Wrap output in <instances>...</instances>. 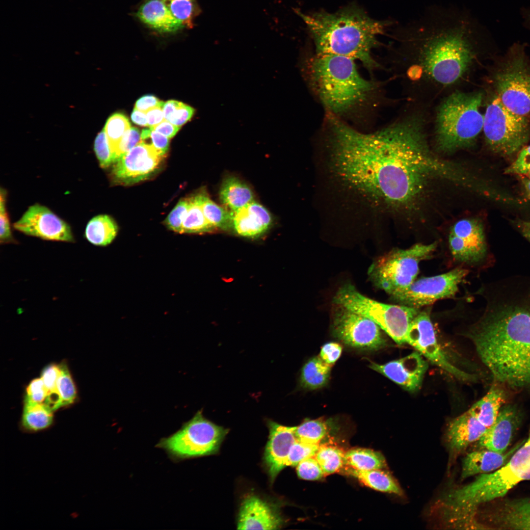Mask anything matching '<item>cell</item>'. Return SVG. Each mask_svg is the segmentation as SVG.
I'll return each mask as SVG.
<instances>
[{
    "instance_id": "obj_8",
    "label": "cell",
    "mask_w": 530,
    "mask_h": 530,
    "mask_svg": "<svg viewBox=\"0 0 530 530\" xmlns=\"http://www.w3.org/2000/svg\"><path fill=\"white\" fill-rule=\"evenodd\" d=\"M334 303L370 318L398 344L406 343L410 324L420 312L419 308L388 304L371 299L350 284L338 290Z\"/></svg>"
},
{
    "instance_id": "obj_15",
    "label": "cell",
    "mask_w": 530,
    "mask_h": 530,
    "mask_svg": "<svg viewBox=\"0 0 530 530\" xmlns=\"http://www.w3.org/2000/svg\"><path fill=\"white\" fill-rule=\"evenodd\" d=\"M406 343L415 348L431 363L456 378L463 380L475 378L450 363L439 344L429 313L420 312L412 320Z\"/></svg>"
},
{
    "instance_id": "obj_14",
    "label": "cell",
    "mask_w": 530,
    "mask_h": 530,
    "mask_svg": "<svg viewBox=\"0 0 530 530\" xmlns=\"http://www.w3.org/2000/svg\"><path fill=\"white\" fill-rule=\"evenodd\" d=\"M467 274V269L456 268L442 274L424 277L415 280L392 298L403 305L416 308L428 305L454 296Z\"/></svg>"
},
{
    "instance_id": "obj_13",
    "label": "cell",
    "mask_w": 530,
    "mask_h": 530,
    "mask_svg": "<svg viewBox=\"0 0 530 530\" xmlns=\"http://www.w3.org/2000/svg\"><path fill=\"white\" fill-rule=\"evenodd\" d=\"M332 330L334 336L345 344L357 349L376 350L386 341L380 327L370 318L335 304Z\"/></svg>"
},
{
    "instance_id": "obj_42",
    "label": "cell",
    "mask_w": 530,
    "mask_h": 530,
    "mask_svg": "<svg viewBox=\"0 0 530 530\" xmlns=\"http://www.w3.org/2000/svg\"><path fill=\"white\" fill-rule=\"evenodd\" d=\"M60 372L57 382L58 391L61 397L62 406L73 403L77 397L76 388L67 365L62 363Z\"/></svg>"
},
{
    "instance_id": "obj_4",
    "label": "cell",
    "mask_w": 530,
    "mask_h": 530,
    "mask_svg": "<svg viewBox=\"0 0 530 530\" xmlns=\"http://www.w3.org/2000/svg\"><path fill=\"white\" fill-rule=\"evenodd\" d=\"M295 12L310 32L316 53L348 57L360 61L371 71L378 67L371 52L379 44L377 36L384 33L391 22L373 19L354 4L334 13Z\"/></svg>"
},
{
    "instance_id": "obj_55",
    "label": "cell",
    "mask_w": 530,
    "mask_h": 530,
    "mask_svg": "<svg viewBox=\"0 0 530 530\" xmlns=\"http://www.w3.org/2000/svg\"><path fill=\"white\" fill-rule=\"evenodd\" d=\"M163 106L153 107L146 112L148 126L153 128L165 120Z\"/></svg>"
},
{
    "instance_id": "obj_10",
    "label": "cell",
    "mask_w": 530,
    "mask_h": 530,
    "mask_svg": "<svg viewBox=\"0 0 530 530\" xmlns=\"http://www.w3.org/2000/svg\"><path fill=\"white\" fill-rule=\"evenodd\" d=\"M229 429L206 419L202 410L172 435L162 438L156 447L175 461L215 454Z\"/></svg>"
},
{
    "instance_id": "obj_58",
    "label": "cell",
    "mask_w": 530,
    "mask_h": 530,
    "mask_svg": "<svg viewBox=\"0 0 530 530\" xmlns=\"http://www.w3.org/2000/svg\"><path fill=\"white\" fill-rule=\"evenodd\" d=\"M517 227L522 235L530 242V220L518 222Z\"/></svg>"
},
{
    "instance_id": "obj_19",
    "label": "cell",
    "mask_w": 530,
    "mask_h": 530,
    "mask_svg": "<svg viewBox=\"0 0 530 530\" xmlns=\"http://www.w3.org/2000/svg\"><path fill=\"white\" fill-rule=\"evenodd\" d=\"M369 367L408 391L419 390L427 368V362L417 351L383 364L371 362Z\"/></svg>"
},
{
    "instance_id": "obj_7",
    "label": "cell",
    "mask_w": 530,
    "mask_h": 530,
    "mask_svg": "<svg viewBox=\"0 0 530 530\" xmlns=\"http://www.w3.org/2000/svg\"><path fill=\"white\" fill-rule=\"evenodd\" d=\"M480 92H456L440 106L436 115V146L451 153L471 147L483 129L484 115L479 108Z\"/></svg>"
},
{
    "instance_id": "obj_1",
    "label": "cell",
    "mask_w": 530,
    "mask_h": 530,
    "mask_svg": "<svg viewBox=\"0 0 530 530\" xmlns=\"http://www.w3.org/2000/svg\"><path fill=\"white\" fill-rule=\"evenodd\" d=\"M424 126L415 116L371 133L349 130L337 151L339 177L376 205L417 208L433 181L456 177L450 165L432 153Z\"/></svg>"
},
{
    "instance_id": "obj_36",
    "label": "cell",
    "mask_w": 530,
    "mask_h": 530,
    "mask_svg": "<svg viewBox=\"0 0 530 530\" xmlns=\"http://www.w3.org/2000/svg\"><path fill=\"white\" fill-rule=\"evenodd\" d=\"M198 193L203 213L214 229H226L232 227L231 212L212 201L205 190Z\"/></svg>"
},
{
    "instance_id": "obj_5",
    "label": "cell",
    "mask_w": 530,
    "mask_h": 530,
    "mask_svg": "<svg viewBox=\"0 0 530 530\" xmlns=\"http://www.w3.org/2000/svg\"><path fill=\"white\" fill-rule=\"evenodd\" d=\"M355 61L342 55L316 53L306 64L310 88L328 112L338 117L365 106L375 91V83L360 75Z\"/></svg>"
},
{
    "instance_id": "obj_11",
    "label": "cell",
    "mask_w": 530,
    "mask_h": 530,
    "mask_svg": "<svg viewBox=\"0 0 530 530\" xmlns=\"http://www.w3.org/2000/svg\"><path fill=\"white\" fill-rule=\"evenodd\" d=\"M483 130L491 150L503 156L518 152L527 142L530 134L527 117L511 111L497 96L486 109Z\"/></svg>"
},
{
    "instance_id": "obj_39",
    "label": "cell",
    "mask_w": 530,
    "mask_h": 530,
    "mask_svg": "<svg viewBox=\"0 0 530 530\" xmlns=\"http://www.w3.org/2000/svg\"><path fill=\"white\" fill-rule=\"evenodd\" d=\"M171 14L182 26L191 28L200 13L196 0H162Z\"/></svg>"
},
{
    "instance_id": "obj_25",
    "label": "cell",
    "mask_w": 530,
    "mask_h": 530,
    "mask_svg": "<svg viewBox=\"0 0 530 530\" xmlns=\"http://www.w3.org/2000/svg\"><path fill=\"white\" fill-rule=\"evenodd\" d=\"M487 428L468 410L449 423L447 430L449 445L452 450L460 451L478 441Z\"/></svg>"
},
{
    "instance_id": "obj_6",
    "label": "cell",
    "mask_w": 530,
    "mask_h": 530,
    "mask_svg": "<svg viewBox=\"0 0 530 530\" xmlns=\"http://www.w3.org/2000/svg\"><path fill=\"white\" fill-rule=\"evenodd\" d=\"M530 480V431L528 437L498 470L478 476L472 482L450 493L447 504L472 511L479 505L504 497L519 483Z\"/></svg>"
},
{
    "instance_id": "obj_52",
    "label": "cell",
    "mask_w": 530,
    "mask_h": 530,
    "mask_svg": "<svg viewBox=\"0 0 530 530\" xmlns=\"http://www.w3.org/2000/svg\"><path fill=\"white\" fill-rule=\"evenodd\" d=\"M194 113L193 107L180 102L167 120L180 127L190 120Z\"/></svg>"
},
{
    "instance_id": "obj_2",
    "label": "cell",
    "mask_w": 530,
    "mask_h": 530,
    "mask_svg": "<svg viewBox=\"0 0 530 530\" xmlns=\"http://www.w3.org/2000/svg\"><path fill=\"white\" fill-rule=\"evenodd\" d=\"M470 336L494 381L530 387V277L499 281Z\"/></svg>"
},
{
    "instance_id": "obj_38",
    "label": "cell",
    "mask_w": 530,
    "mask_h": 530,
    "mask_svg": "<svg viewBox=\"0 0 530 530\" xmlns=\"http://www.w3.org/2000/svg\"><path fill=\"white\" fill-rule=\"evenodd\" d=\"M345 452L337 446L322 445L319 446L315 457L324 475H328L341 470L343 467Z\"/></svg>"
},
{
    "instance_id": "obj_28",
    "label": "cell",
    "mask_w": 530,
    "mask_h": 530,
    "mask_svg": "<svg viewBox=\"0 0 530 530\" xmlns=\"http://www.w3.org/2000/svg\"><path fill=\"white\" fill-rule=\"evenodd\" d=\"M508 393L506 386L494 381L487 393L468 410L487 428L497 418L501 408L506 403Z\"/></svg>"
},
{
    "instance_id": "obj_45",
    "label": "cell",
    "mask_w": 530,
    "mask_h": 530,
    "mask_svg": "<svg viewBox=\"0 0 530 530\" xmlns=\"http://www.w3.org/2000/svg\"><path fill=\"white\" fill-rule=\"evenodd\" d=\"M190 204L189 197L180 200L164 221L167 227L175 232L182 233V225Z\"/></svg>"
},
{
    "instance_id": "obj_27",
    "label": "cell",
    "mask_w": 530,
    "mask_h": 530,
    "mask_svg": "<svg viewBox=\"0 0 530 530\" xmlns=\"http://www.w3.org/2000/svg\"><path fill=\"white\" fill-rule=\"evenodd\" d=\"M136 16L143 23L160 33H173L184 28L162 0H145L138 9Z\"/></svg>"
},
{
    "instance_id": "obj_57",
    "label": "cell",
    "mask_w": 530,
    "mask_h": 530,
    "mask_svg": "<svg viewBox=\"0 0 530 530\" xmlns=\"http://www.w3.org/2000/svg\"><path fill=\"white\" fill-rule=\"evenodd\" d=\"M131 119L133 122L142 126H148L146 112L134 108L131 114Z\"/></svg>"
},
{
    "instance_id": "obj_12",
    "label": "cell",
    "mask_w": 530,
    "mask_h": 530,
    "mask_svg": "<svg viewBox=\"0 0 530 530\" xmlns=\"http://www.w3.org/2000/svg\"><path fill=\"white\" fill-rule=\"evenodd\" d=\"M519 47L512 50V55L495 77L497 97L514 113L530 115V67Z\"/></svg>"
},
{
    "instance_id": "obj_34",
    "label": "cell",
    "mask_w": 530,
    "mask_h": 530,
    "mask_svg": "<svg viewBox=\"0 0 530 530\" xmlns=\"http://www.w3.org/2000/svg\"><path fill=\"white\" fill-rule=\"evenodd\" d=\"M344 461L347 467L362 471L382 469L386 465L381 453L364 448L352 449L345 452Z\"/></svg>"
},
{
    "instance_id": "obj_29",
    "label": "cell",
    "mask_w": 530,
    "mask_h": 530,
    "mask_svg": "<svg viewBox=\"0 0 530 530\" xmlns=\"http://www.w3.org/2000/svg\"><path fill=\"white\" fill-rule=\"evenodd\" d=\"M221 202L230 212H235L255 201L250 187L239 178L229 176L224 179L219 191Z\"/></svg>"
},
{
    "instance_id": "obj_56",
    "label": "cell",
    "mask_w": 530,
    "mask_h": 530,
    "mask_svg": "<svg viewBox=\"0 0 530 530\" xmlns=\"http://www.w3.org/2000/svg\"><path fill=\"white\" fill-rule=\"evenodd\" d=\"M150 128L168 138H172L177 133L180 127L173 125L167 120H164L156 126Z\"/></svg>"
},
{
    "instance_id": "obj_31",
    "label": "cell",
    "mask_w": 530,
    "mask_h": 530,
    "mask_svg": "<svg viewBox=\"0 0 530 530\" xmlns=\"http://www.w3.org/2000/svg\"><path fill=\"white\" fill-rule=\"evenodd\" d=\"M117 232V225L113 218L106 214H100L93 217L87 223L84 236L90 243L106 246L111 243Z\"/></svg>"
},
{
    "instance_id": "obj_24",
    "label": "cell",
    "mask_w": 530,
    "mask_h": 530,
    "mask_svg": "<svg viewBox=\"0 0 530 530\" xmlns=\"http://www.w3.org/2000/svg\"><path fill=\"white\" fill-rule=\"evenodd\" d=\"M491 518L499 529L530 530V497L500 502Z\"/></svg>"
},
{
    "instance_id": "obj_48",
    "label": "cell",
    "mask_w": 530,
    "mask_h": 530,
    "mask_svg": "<svg viewBox=\"0 0 530 530\" xmlns=\"http://www.w3.org/2000/svg\"><path fill=\"white\" fill-rule=\"evenodd\" d=\"M140 140L141 133L137 128L132 127L128 129L121 138L117 146L115 153L117 159L130 151Z\"/></svg>"
},
{
    "instance_id": "obj_30",
    "label": "cell",
    "mask_w": 530,
    "mask_h": 530,
    "mask_svg": "<svg viewBox=\"0 0 530 530\" xmlns=\"http://www.w3.org/2000/svg\"><path fill=\"white\" fill-rule=\"evenodd\" d=\"M332 366L319 356L309 359L303 366L299 377L300 386L306 390L321 388L328 382Z\"/></svg>"
},
{
    "instance_id": "obj_59",
    "label": "cell",
    "mask_w": 530,
    "mask_h": 530,
    "mask_svg": "<svg viewBox=\"0 0 530 530\" xmlns=\"http://www.w3.org/2000/svg\"><path fill=\"white\" fill-rule=\"evenodd\" d=\"M521 12L524 24L530 30V9L523 8Z\"/></svg>"
},
{
    "instance_id": "obj_53",
    "label": "cell",
    "mask_w": 530,
    "mask_h": 530,
    "mask_svg": "<svg viewBox=\"0 0 530 530\" xmlns=\"http://www.w3.org/2000/svg\"><path fill=\"white\" fill-rule=\"evenodd\" d=\"M342 350L340 344L329 342L322 345L318 356L324 362L332 367L340 357Z\"/></svg>"
},
{
    "instance_id": "obj_47",
    "label": "cell",
    "mask_w": 530,
    "mask_h": 530,
    "mask_svg": "<svg viewBox=\"0 0 530 530\" xmlns=\"http://www.w3.org/2000/svg\"><path fill=\"white\" fill-rule=\"evenodd\" d=\"M298 476L303 479L317 480L324 476L322 470L315 456L300 462L296 467Z\"/></svg>"
},
{
    "instance_id": "obj_16",
    "label": "cell",
    "mask_w": 530,
    "mask_h": 530,
    "mask_svg": "<svg viewBox=\"0 0 530 530\" xmlns=\"http://www.w3.org/2000/svg\"><path fill=\"white\" fill-rule=\"evenodd\" d=\"M164 157L151 144L140 140L113 164L111 177L114 182L126 186L145 180L157 171Z\"/></svg>"
},
{
    "instance_id": "obj_18",
    "label": "cell",
    "mask_w": 530,
    "mask_h": 530,
    "mask_svg": "<svg viewBox=\"0 0 530 530\" xmlns=\"http://www.w3.org/2000/svg\"><path fill=\"white\" fill-rule=\"evenodd\" d=\"M449 243L452 256L460 262L477 263L486 255L483 228L475 219H463L454 224L449 233Z\"/></svg>"
},
{
    "instance_id": "obj_60",
    "label": "cell",
    "mask_w": 530,
    "mask_h": 530,
    "mask_svg": "<svg viewBox=\"0 0 530 530\" xmlns=\"http://www.w3.org/2000/svg\"><path fill=\"white\" fill-rule=\"evenodd\" d=\"M522 181L527 194L530 199V179L525 178Z\"/></svg>"
},
{
    "instance_id": "obj_22",
    "label": "cell",
    "mask_w": 530,
    "mask_h": 530,
    "mask_svg": "<svg viewBox=\"0 0 530 530\" xmlns=\"http://www.w3.org/2000/svg\"><path fill=\"white\" fill-rule=\"evenodd\" d=\"M283 520L269 504L255 495L243 501L238 515V530H275L282 526Z\"/></svg>"
},
{
    "instance_id": "obj_17",
    "label": "cell",
    "mask_w": 530,
    "mask_h": 530,
    "mask_svg": "<svg viewBox=\"0 0 530 530\" xmlns=\"http://www.w3.org/2000/svg\"><path fill=\"white\" fill-rule=\"evenodd\" d=\"M13 227L26 235L44 240L75 242L69 224L50 209L39 204L29 207Z\"/></svg>"
},
{
    "instance_id": "obj_50",
    "label": "cell",
    "mask_w": 530,
    "mask_h": 530,
    "mask_svg": "<svg viewBox=\"0 0 530 530\" xmlns=\"http://www.w3.org/2000/svg\"><path fill=\"white\" fill-rule=\"evenodd\" d=\"M47 395L48 391L41 377L36 378L28 384L25 400L44 404Z\"/></svg>"
},
{
    "instance_id": "obj_44",
    "label": "cell",
    "mask_w": 530,
    "mask_h": 530,
    "mask_svg": "<svg viewBox=\"0 0 530 530\" xmlns=\"http://www.w3.org/2000/svg\"><path fill=\"white\" fill-rule=\"evenodd\" d=\"M94 150L100 166L103 169L108 168L116 161L104 129L96 136L94 142Z\"/></svg>"
},
{
    "instance_id": "obj_32",
    "label": "cell",
    "mask_w": 530,
    "mask_h": 530,
    "mask_svg": "<svg viewBox=\"0 0 530 530\" xmlns=\"http://www.w3.org/2000/svg\"><path fill=\"white\" fill-rule=\"evenodd\" d=\"M381 470L362 471L347 467L344 471L375 490L402 495V490L395 480L388 473Z\"/></svg>"
},
{
    "instance_id": "obj_51",
    "label": "cell",
    "mask_w": 530,
    "mask_h": 530,
    "mask_svg": "<svg viewBox=\"0 0 530 530\" xmlns=\"http://www.w3.org/2000/svg\"><path fill=\"white\" fill-rule=\"evenodd\" d=\"M530 171V145L524 148L516 159L506 170V173L525 175Z\"/></svg>"
},
{
    "instance_id": "obj_40",
    "label": "cell",
    "mask_w": 530,
    "mask_h": 530,
    "mask_svg": "<svg viewBox=\"0 0 530 530\" xmlns=\"http://www.w3.org/2000/svg\"><path fill=\"white\" fill-rule=\"evenodd\" d=\"M60 372L59 365L51 364L46 367L41 373V377L48 391L44 404L53 412L62 406L57 387Z\"/></svg>"
},
{
    "instance_id": "obj_3",
    "label": "cell",
    "mask_w": 530,
    "mask_h": 530,
    "mask_svg": "<svg viewBox=\"0 0 530 530\" xmlns=\"http://www.w3.org/2000/svg\"><path fill=\"white\" fill-rule=\"evenodd\" d=\"M402 30L421 43V58L427 74L448 85L461 78L472 63L474 39L479 28L467 11L436 8Z\"/></svg>"
},
{
    "instance_id": "obj_20",
    "label": "cell",
    "mask_w": 530,
    "mask_h": 530,
    "mask_svg": "<svg viewBox=\"0 0 530 530\" xmlns=\"http://www.w3.org/2000/svg\"><path fill=\"white\" fill-rule=\"evenodd\" d=\"M523 417L517 405L504 404L495 422L478 441L479 445L500 453L506 452L521 424Z\"/></svg>"
},
{
    "instance_id": "obj_41",
    "label": "cell",
    "mask_w": 530,
    "mask_h": 530,
    "mask_svg": "<svg viewBox=\"0 0 530 530\" xmlns=\"http://www.w3.org/2000/svg\"><path fill=\"white\" fill-rule=\"evenodd\" d=\"M130 128L128 119L121 113L113 114L106 120L104 130L116 160L117 158L115 153L119 143L126 131Z\"/></svg>"
},
{
    "instance_id": "obj_61",
    "label": "cell",
    "mask_w": 530,
    "mask_h": 530,
    "mask_svg": "<svg viewBox=\"0 0 530 530\" xmlns=\"http://www.w3.org/2000/svg\"><path fill=\"white\" fill-rule=\"evenodd\" d=\"M528 174H529V179H530V171L529 173H528Z\"/></svg>"
},
{
    "instance_id": "obj_26",
    "label": "cell",
    "mask_w": 530,
    "mask_h": 530,
    "mask_svg": "<svg viewBox=\"0 0 530 530\" xmlns=\"http://www.w3.org/2000/svg\"><path fill=\"white\" fill-rule=\"evenodd\" d=\"M519 443L508 451L500 453L486 449L471 452L465 457L462 465L461 477H469L494 472L506 463L513 453L523 444Z\"/></svg>"
},
{
    "instance_id": "obj_46",
    "label": "cell",
    "mask_w": 530,
    "mask_h": 530,
    "mask_svg": "<svg viewBox=\"0 0 530 530\" xmlns=\"http://www.w3.org/2000/svg\"><path fill=\"white\" fill-rule=\"evenodd\" d=\"M0 193V243L1 244H16L17 242L13 236L6 210V191L1 188Z\"/></svg>"
},
{
    "instance_id": "obj_23",
    "label": "cell",
    "mask_w": 530,
    "mask_h": 530,
    "mask_svg": "<svg viewBox=\"0 0 530 530\" xmlns=\"http://www.w3.org/2000/svg\"><path fill=\"white\" fill-rule=\"evenodd\" d=\"M232 213V227L240 236L256 237L265 232L272 223L269 212L255 201Z\"/></svg>"
},
{
    "instance_id": "obj_54",
    "label": "cell",
    "mask_w": 530,
    "mask_h": 530,
    "mask_svg": "<svg viewBox=\"0 0 530 530\" xmlns=\"http://www.w3.org/2000/svg\"><path fill=\"white\" fill-rule=\"evenodd\" d=\"M164 103L151 95H144L135 103V108L140 111L146 112L149 109L159 106H163Z\"/></svg>"
},
{
    "instance_id": "obj_21",
    "label": "cell",
    "mask_w": 530,
    "mask_h": 530,
    "mask_svg": "<svg viewBox=\"0 0 530 530\" xmlns=\"http://www.w3.org/2000/svg\"><path fill=\"white\" fill-rule=\"evenodd\" d=\"M267 424L269 434L264 460L270 479L273 481L287 466L290 450L297 438L295 426L283 425L272 420H267Z\"/></svg>"
},
{
    "instance_id": "obj_33",
    "label": "cell",
    "mask_w": 530,
    "mask_h": 530,
    "mask_svg": "<svg viewBox=\"0 0 530 530\" xmlns=\"http://www.w3.org/2000/svg\"><path fill=\"white\" fill-rule=\"evenodd\" d=\"M53 412L43 403L25 400L21 420L23 429L28 432H36L47 429L53 423Z\"/></svg>"
},
{
    "instance_id": "obj_43",
    "label": "cell",
    "mask_w": 530,
    "mask_h": 530,
    "mask_svg": "<svg viewBox=\"0 0 530 530\" xmlns=\"http://www.w3.org/2000/svg\"><path fill=\"white\" fill-rule=\"evenodd\" d=\"M319 446V444H310L297 439L290 450L287 460V466H297L303 460L315 456Z\"/></svg>"
},
{
    "instance_id": "obj_35",
    "label": "cell",
    "mask_w": 530,
    "mask_h": 530,
    "mask_svg": "<svg viewBox=\"0 0 530 530\" xmlns=\"http://www.w3.org/2000/svg\"><path fill=\"white\" fill-rule=\"evenodd\" d=\"M189 200V208L183 222L182 233H201L214 230L203 213L199 193L190 197Z\"/></svg>"
},
{
    "instance_id": "obj_37",
    "label": "cell",
    "mask_w": 530,
    "mask_h": 530,
    "mask_svg": "<svg viewBox=\"0 0 530 530\" xmlns=\"http://www.w3.org/2000/svg\"><path fill=\"white\" fill-rule=\"evenodd\" d=\"M329 431V423L323 419H306L295 428L297 440L313 444H319Z\"/></svg>"
},
{
    "instance_id": "obj_9",
    "label": "cell",
    "mask_w": 530,
    "mask_h": 530,
    "mask_svg": "<svg viewBox=\"0 0 530 530\" xmlns=\"http://www.w3.org/2000/svg\"><path fill=\"white\" fill-rule=\"evenodd\" d=\"M436 247V242L418 243L406 249L392 250L372 263L368 271L370 278L392 297L415 280L419 264L428 259Z\"/></svg>"
},
{
    "instance_id": "obj_49",
    "label": "cell",
    "mask_w": 530,
    "mask_h": 530,
    "mask_svg": "<svg viewBox=\"0 0 530 530\" xmlns=\"http://www.w3.org/2000/svg\"><path fill=\"white\" fill-rule=\"evenodd\" d=\"M150 138L151 144L157 152L161 156H164L169 148V140L165 135L153 129H144L141 133V140Z\"/></svg>"
}]
</instances>
